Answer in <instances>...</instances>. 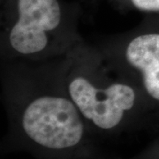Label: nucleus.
<instances>
[{
	"instance_id": "nucleus-3",
	"label": "nucleus",
	"mask_w": 159,
	"mask_h": 159,
	"mask_svg": "<svg viewBox=\"0 0 159 159\" xmlns=\"http://www.w3.org/2000/svg\"><path fill=\"white\" fill-rule=\"evenodd\" d=\"M81 2L0 0V61L43 62L66 57L85 39Z\"/></svg>"
},
{
	"instance_id": "nucleus-6",
	"label": "nucleus",
	"mask_w": 159,
	"mask_h": 159,
	"mask_svg": "<svg viewBox=\"0 0 159 159\" xmlns=\"http://www.w3.org/2000/svg\"><path fill=\"white\" fill-rule=\"evenodd\" d=\"M80 2H83L87 5H91V4H95L96 0H80Z\"/></svg>"
},
{
	"instance_id": "nucleus-4",
	"label": "nucleus",
	"mask_w": 159,
	"mask_h": 159,
	"mask_svg": "<svg viewBox=\"0 0 159 159\" xmlns=\"http://www.w3.org/2000/svg\"><path fill=\"white\" fill-rule=\"evenodd\" d=\"M93 44L139 87L159 115V14H144L134 28L100 38Z\"/></svg>"
},
{
	"instance_id": "nucleus-2",
	"label": "nucleus",
	"mask_w": 159,
	"mask_h": 159,
	"mask_svg": "<svg viewBox=\"0 0 159 159\" xmlns=\"http://www.w3.org/2000/svg\"><path fill=\"white\" fill-rule=\"evenodd\" d=\"M63 80L86 124L112 132L155 114L139 87L83 42L62 59Z\"/></svg>"
},
{
	"instance_id": "nucleus-5",
	"label": "nucleus",
	"mask_w": 159,
	"mask_h": 159,
	"mask_svg": "<svg viewBox=\"0 0 159 159\" xmlns=\"http://www.w3.org/2000/svg\"><path fill=\"white\" fill-rule=\"evenodd\" d=\"M120 13L138 11L143 14H159V0H107Z\"/></svg>"
},
{
	"instance_id": "nucleus-1",
	"label": "nucleus",
	"mask_w": 159,
	"mask_h": 159,
	"mask_svg": "<svg viewBox=\"0 0 159 159\" xmlns=\"http://www.w3.org/2000/svg\"><path fill=\"white\" fill-rule=\"evenodd\" d=\"M62 58L1 61L2 102L23 139L53 153L82 147L88 125L63 80Z\"/></svg>"
}]
</instances>
